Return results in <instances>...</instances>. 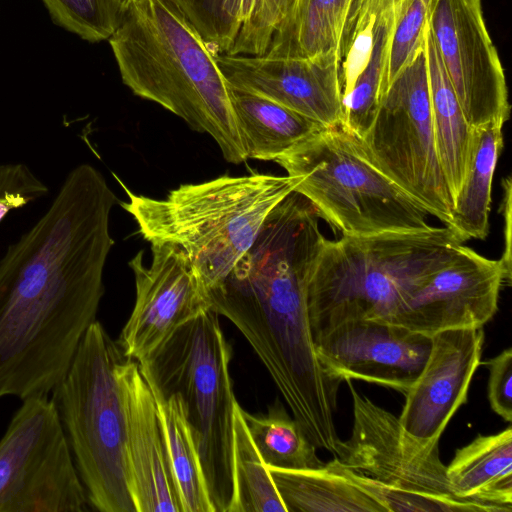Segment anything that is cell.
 Returning a JSON list of instances; mask_svg holds the SVG:
<instances>
[{"label": "cell", "instance_id": "1", "mask_svg": "<svg viewBox=\"0 0 512 512\" xmlns=\"http://www.w3.org/2000/svg\"><path fill=\"white\" fill-rule=\"evenodd\" d=\"M118 198L84 163L0 259V399L49 396L64 378L104 295Z\"/></svg>", "mask_w": 512, "mask_h": 512}, {"label": "cell", "instance_id": "2", "mask_svg": "<svg viewBox=\"0 0 512 512\" xmlns=\"http://www.w3.org/2000/svg\"><path fill=\"white\" fill-rule=\"evenodd\" d=\"M319 220L304 196L289 193L229 274L207 293L211 308L250 343L309 440L335 454L341 381L319 362L307 308L309 278L326 239Z\"/></svg>", "mask_w": 512, "mask_h": 512}, {"label": "cell", "instance_id": "3", "mask_svg": "<svg viewBox=\"0 0 512 512\" xmlns=\"http://www.w3.org/2000/svg\"><path fill=\"white\" fill-rule=\"evenodd\" d=\"M109 43L136 96L208 134L226 161L247 160L216 56L172 0L131 2Z\"/></svg>", "mask_w": 512, "mask_h": 512}, {"label": "cell", "instance_id": "4", "mask_svg": "<svg viewBox=\"0 0 512 512\" xmlns=\"http://www.w3.org/2000/svg\"><path fill=\"white\" fill-rule=\"evenodd\" d=\"M121 207L150 244L169 243L187 255L206 290L220 283L247 252L270 211L294 190L288 176L223 175L183 184L165 198L132 192Z\"/></svg>", "mask_w": 512, "mask_h": 512}, {"label": "cell", "instance_id": "5", "mask_svg": "<svg viewBox=\"0 0 512 512\" xmlns=\"http://www.w3.org/2000/svg\"><path fill=\"white\" fill-rule=\"evenodd\" d=\"M465 240L450 227L325 239L307 287L312 336L347 321H388L402 298Z\"/></svg>", "mask_w": 512, "mask_h": 512}, {"label": "cell", "instance_id": "6", "mask_svg": "<svg viewBox=\"0 0 512 512\" xmlns=\"http://www.w3.org/2000/svg\"><path fill=\"white\" fill-rule=\"evenodd\" d=\"M232 347L212 308L181 325L138 362L156 400L176 394L190 426L215 512L233 501L236 401L230 376Z\"/></svg>", "mask_w": 512, "mask_h": 512}, {"label": "cell", "instance_id": "7", "mask_svg": "<svg viewBox=\"0 0 512 512\" xmlns=\"http://www.w3.org/2000/svg\"><path fill=\"white\" fill-rule=\"evenodd\" d=\"M123 355L103 325L85 333L52 393L88 504L100 512H136L127 470Z\"/></svg>", "mask_w": 512, "mask_h": 512}, {"label": "cell", "instance_id": "8", "mask_svg": "<svg viewBox=\"0 0 512 512\" xmlns=\"http://www.w3.org/2000/svg\"><path fill=\"white\" fill-rule=\"evenodd\" d=\"M275 162L342 236L427 230L428 213L360 152L341 124L327 127Z\"/></svg>", "mask_w": 512, "mask_h": 512}, {"label": "cell", "instance_id": "9", "mask_svg": "<svg viewBox=\"0 0 512 512\" xmlns=\"http://www.w3.org/2000/svg\"><path fill=\"white\" fill-rule=\"evenodd\" d=\"M355 140L373 166L451 227L454 204L435 145L424 43L390 82L370 126Z\"/></svg>", "mask_w": 512, "mask_h": 512}, {"label": "cell", "instance_id": "10", "mask_svg": "<svg viewBox=\"0 0 512 512\" xmlns=\"http://www.w3.org/2000/svg\"><path fill=\"white\" fill-rule=\"evenodd\" d=\"M86 491L55 402L22 400L0 438V512H85Z\"/></svg>", "mask_w": 512, "mask_h": 512}, {"label": "cell", "instance_id": "11", "mask_svg": "<svg viewBox=\"0 0 512 512\" xmlns=\"http://www.w3.org/2000/svg\"><path fill=\"white\" fill-rule=\"evenodd\" d=\"M427 23L468 123L504 126L510 116L506 78L481 0H433Z\"/></svg>", "mask_w": 512, "mask_h": 512}, {"label": "cell", "instance_id": "12", "mask_svg": "<svg viewBox=\"0 0 512 512\" xmlns=\"http://www.w3.org/2000/svg\"><path fill=\"white\" fill-rule=\"evenodd\" d=\"M353 403L351 435L334 454L343 466L400 489L456 496L439 453L407 435L399 417L358 392L346 380ZM462 500V499H460Z\"/></svg>", "mask_w": 512, "mask_h": 512}, {"label": "cell", "instance_id": "13", "mask_svg": "<svg viewBox=\"0 0 512 512\" xmlns=\"http://www.w3.org/2000/svg\"><path fill=\"white\" fill-rule=\"evenodd\" d=\"M503 286L500 260L461 244L402 298L387 322L430 337L450 329L481 328L497 312Z\"/></svg>", "mask_w": 512, "mask_h": 512}, {"label": "cell", "instance_id": "14", "mask_svg": "<svg viewBox=\"0 0 512 512\" xmlns=\"http://www.w3.org/2000/svg\"><path fill=\"white\" fill-rule=\"evenodd\" d=\"M151 245L149 266L139 251L130 261L136 300L117 345L124 358L140 362L181 325L211 308L207 290L184 251L173 244Z\"/></svg>", "mask_w": 512, "mask_h": 512}, {"label": "cell", "instance_id": "15", "mask_svg": "<svg viewBox=\"0 0 512 512\" xmlns=\"http://www.w3.org/2000/svg\"><path fill=\"white\" fill-rule=\"evenodd\" d=\"M431 337L380 320L343 322L315 340L324 371L341 382L362 380L405 395L430 353Z\"/></svg>", "mask_w": 512, "mask_h": 512}, {"label": "cell", "instance_id": "16", "mask_svg": "<svg viewBox=\"0 0 512 512\" xmlns=\"http://www.w3.org/2000/svg\"><path fill=\"white\" fill-rule=\"evenodd\" d=\"M216 61L232 88L268 98L325 127L342 122L337 53L311 58L221 54Z\"/></svg>", "mask_w": 512, "mask_h": 512}, {"label": "cell", "instance_id": "17", "mask_svg": "<svg viewBox=\"0 0 512 512\" xmlns=\"http://www.w3.org/2000/svg\"><path fill=\"white\" fill-rule=\"evenodd\" d=\"M428 359L404 395L399 421L423 445L439 443L458 408L466 403L473 375L481 364L484 330L450 329L431 336Z\"/></svg>", "mask_w": 512, "mask_h": 512}, {"label": "cell", "instance_id": "18", "mask_svg": "<svg viewBox=\"0 0 512 512\" xmlns=\"http://www.w3.org/2000/svg\"><path fill=\"white\" fill-rule=\"evenodd\" d=\"M127 415V470L136 512H181L153 393L135 360L119 364Z\"/></svg>", "mask_w": 512, "mask_h": 512}, {"label": "cell", "instance_id": "19", "mask_svg": "<svg viewBox=\"0 0 512 512\" xmlns=\"http://www.w3.org/2000/svg\"><path fill=\"white\" fill-rule=\"evenodd\" d=\"M229 97L247 159L275 161L327 128L254 93L229 86Z\"/></svg>", "mask_w": 512, "mask_h": 512}, {"label": "cell", "instance_id": "20", "mask_svg": "<svg viewBox=\"0 0 512 512\" xmlns=\"http://www.w3.org/2000/svg\"><path fill=\"white\" fill-rule=\"evenodd\" d=\"M424 44L435 145L454 204L468 171L474 128L468 123L452 88L428 23Z\"/></svg>", "mask_w": 512, "mask_h": 512}, {"label": "cell", "instance_id": "21", "mask_svg": "<svg viewBox=\"0 0 512 512\" xmlns=\"http://www.w3.org/2000/svg\"><path fill=\"white\" fill-rule=\"evenodd\" d=\"M447 468L449 482L462 500L512 511V428L478 435L457 449Z\"/></svg>", "mask_w": 512, "mask_h": 512}, {"label": "cell", "instance_id": "22", "mask_svg": "<svg viewBox=\"0 0 512 512\" xmlns=\"http://www.w3.org/2000/svg\"><path fill=\"white\" fill-rule=\"evenodd\" d=\"M354 0H293L264 55L311 58L340 56L344 25Z\"/></svg>", "mask_w": 512, "mask_h": 512}, {"label": "cell", "instance_id": "23", "mask_svg": "<svg viewBox=\"0 0 512 512\" xmlns=\"http://www.w3.org/2000/svg\"><path fill=\"white\" fill-rule=\"evenodd\" d=\"M267 467L287 512H386L329 463L314 469Z\"/></svg>", "mask_w": 512, "mask_h": 512}, {"label": "cell", "instance_id": "24", "mask_svg": "<svg viewBox=\"0 0 512 512\" xmlns=\"http://www.w3.org/2000/svg\"><path fill=\"white\" fill-rule=\"evenodd\" d=\"M503 126L487 124L474 128L468 171L453 205L451 229L465 241L486 238L493 174L503 148Z\"/></svg>", "mask_w": 512, "mask_h": 512}, {"label": "cell", "instance_id": "25", "mask_svg": "<svg viewBox=\"0 0 512 512\" xmlns=\"http://www.w3.org/2000/svg\"><path fill=\"white\" fill-rule=\"evenodd\" d=\"M155 401L181 512H215L181 399L173 394Z\"/></svg>", "mask_w": 512, "mask_h": 512}, {"label": "cell", "instance_id": "26", "mask_svg": "<svg viewBox=\"0 0 512 512\" xmlns=\"http://www.w3.org/2000/svg\"><path fill=\"white\" fill-rule=\"evenodd\" d=\"M241 413L266 466L314 469L325 465L316 453L317 447L278 398L264 414H251L243 408Z\"/></svg>", "mask_w": 512, "mask_h": 512}, {"label": "cell", "instance_id": "27", "mask_svg": "<svg viewBox=\"0 0 512 512\" xmlns=\"http://www.w3.org/2000/svg\"><path fill=\"white\" fill-rule=\"evenodd\" d=\"M397 13L398 0H389L381 14L368 62L342 96L341 125L357 138L370 126L387 88V65Z\"/></svg>", "mask_w": 512, "mask_h": 512}, {"label": "cell", "instance_id": "28", "mask_svg": "<svg viewBox=\"0 0 512 512\" xmlns=\"http://www.w3.org/2000/svg\"><path fill=\"white\" fill-rule=\"evenodd\" d=\"M237 403L234 420L233 501L228 512H287Z\"/></svg>", "mask_w": 512, "mask_h": 512}, {"label": "cell", "instance_id": "29", "mask_svg": "<svg viewBox=\"0 0 512 512\" xmlns=\"http://www.w3.org/2000/svg\"><path fill=\"white\" fill-rule=\"evenodd\" d=\"M328 463L377 500L386 512H507L495 505L396 488L343 466L335 457Z\"/></svg>", "mask_w": 512, "mask_h": 512}, {"label": "cell", "instance_id": "30", "mask_svg": "<svg viewBox=\"0 0 512 512\" xmlns=\"http://www.w3.org/2000/svg\"><path fill=\"white\" fill-rule=\"evenodd\" d=\"M389 0H354L345 21L340 45L342 96L365 68L381 14Z\"/></svg>", "mask_w": 512, "mask_h": 512}, {"label": "cell", "instance_id": "31", "mask_svg": "<svg viewBox=\"0 0 512 512\" xmlns=\"http://www.w3.org/2000/svg\"><path fill=\"white\" fill-rule=\"evenodd\" d=\"M58 26L88 42L109 40L123 8L117 0H42Z\"/></svg>", "mask_w": 512, "mask_h": 512}, {"label": "cell", "instance_id": "32", "mask_svg": "<svg viewBox=\"0 0 512 512\" xmlns=\"http://www.w3.org/2000/svg\"><path fill=\"white\" fill-rule=\"evenodd\" d=\"M432 1L398 0L397 19L387 65V87L422 48Z\"/></svg>", "mask_w": 512, "mask_h": 512}, {"label": "cell", "instance_id": "33", "mask_svg": "<svg viewBox=\"0 0 512 512\" xmlns=\"http://www.w3.org/2000/svg\"><path fill=\"white\" fill-rule=\"evenodd\" d=\"M172 1L200 33L216 57L228 53L239 30L225 11L226 0Z\"/></svg>", "mask_w": 512, "mask_h": 512}, {"label": "cell", "instance_id": "34", "mask_svg": "<svg viewBox=\"0 0 512 512\" xmlns=\"http://www.w3.org/2000/svg\"><path fill=\"white\" fill-rule=\"evenodd\" d=\"M293 0H264L258 14L242 26L229 55H264L279 23L287 14Z\"/></svg>", "mask_w": 512, "mask_h": 512}, {"label": "cell", "instance_id": "35", "mask_svg": "<svg viewBox=\"0 0 512 512\" xmlns=\"http://www.w3.org/2000/svg\"><path fill=\"white\" fill-rule=\"evenodd\" d=\"M489 369L488 400L491 409L507 422L512 421V348L486 362Z\"/></svg>", "mask_w": 512, "mask_h": 512}, {"label": "cell", "instance_id": "36", "mask_svg": "<svg viewBox=\"0 0 512 512\" xmlns=\"http://www.w3.org/2000/svg\"><path fill=\"white\" fill-rule=\"evenodd\" d=\"M503 201L501 212L504 219V249L502 257L499 259L503 270V284L510 286L512 280V255H511V179L508 176L502 182Z\"/></svg>", "mask_w": 512, "mask_h": 512}, {"label": "cell", "instance_id": "37", "mask_svg": "<svg viewBox=\"0 0 512 512\" xmlns=\"http://www.w3.org/2000/svg\"><path fill=\"white\" fill-rule=\"evenodd\" d=\"M264 0H226L225 11L238 30L260 11ZM239 32V31H238Z\"/></svg>", "mask_w": 512, "mask_h": 512}, {"label": "cell", "instance_id": "38", "mask_svg": "<svg viewBox=\"0 0 512 512\" xmlns=\"http://www.w3.org/2000/svg\"><path fill=\"white\" fill-rule=\"evenodd\" d=\"M35 200H37L35 197L20 192L0 197V222L12 209L22 208Z\"/></svg>", "mask_w": 512, "mask_h": 512}, {"label": "cell", "instance_id": "39", "mask_svg": "<svg viewBox=\"0 0 512 512\" xmlns=\"http://www.w3.org/2000/svg\"><path fill=\"white\" fill-rule=\"evenodd\" d=\"M9 190V184L5 175L0 170V197H3Z\"/></svg>", "mask_w": 512, "mask_h": 512}, {"label": "cell", "instance_id": "40", "mask_svg": "<svg viewBox=\"0 0 512 512\" xmlns=\"http://www.w3.org/2000/svg\"><path fill=\"white\" fill-rule=\"evenodd\" d=\"M119 2V4L121 5V7L123 8V10H125L127 8V6L133 2L134 0H117Z\"/></svg>", "mask_w": 512, "mask_h": 512}]
</instances>
